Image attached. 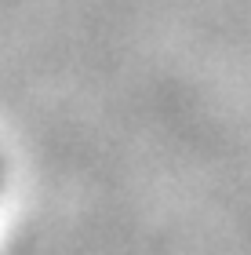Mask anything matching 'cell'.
I'll return each mask as SVG.
<instances>
[{"mask_svg": "<svg viewBox=\"0 0 251 255\" xmlns=\"http://www.w3.org/2000/svg\"><path fill=\"white\" fill-rule=\"evenodd\" d=\"M0 182H4V164H0Z\"/></svg>", "mask_w": 251, "mask_h": 255, "instance_id": "1", "label": "cell"}]
</instances>
